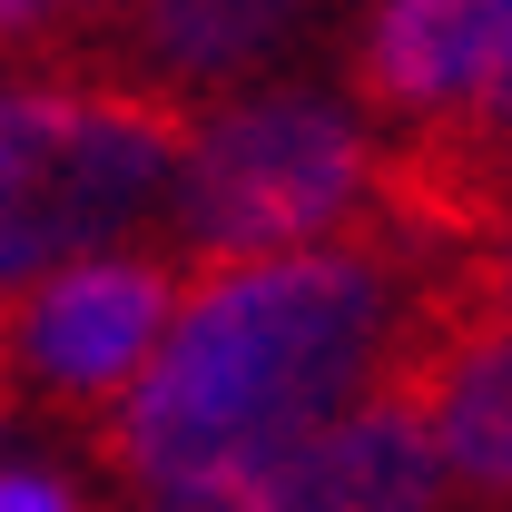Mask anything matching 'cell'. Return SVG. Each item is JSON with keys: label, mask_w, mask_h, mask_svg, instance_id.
Segmentation results:
<instances>
[{"label": "cell", "mask_w": 512, "mask_h": 512, "mask_svg": "<svg viewBox=\"0 0 512 512\" xmlns=\"http://www.w3.org/2000/svg\"><path fill=\"white\" fill-rule=\"evenodd\" d=\"M178 266L168 256H69L20 286H0V424L10 414H89L109 424L138 365L178 316Z\"/></svg>", "instance_id": "obj_4"}, {"label": "cell", "mask_w": 512, "mask_h": 512, "mask_svg": "<svg viewBox=\"0 0 512 512\" xmlns=\"http://www.w3.org/2000/svg\"><path fill=\"white\" fill-rule=\"evenodd\" d=\"M30 20H40V0H0V40H20Z\"/></svg>", "instance_id": "obj_12"}, {"label": "cell", "mask_w": 512, "mask_h": 512, "mask_svg": "<svg viewBox=\"0 0 512 512\" xmlns=\"http://www.w3.org/2000/svg\"><path fill=\"white\" fill-rule=\"evenodd\" d=\"M444 483L453 473L434 434L394 394H355L345 414H325L266 463H247L237 512H444Z\"/></svg>", "instance_id": "obj_5"}, {"label": "cell", "mask_w": 512, "mask_h": 512, "mask_svg": "<svg viewBox=\"0 0 512 512\" xmlns=\"http://www.w3.org/2000/svg\"><path fill=\"white\" fill-rule=\"evenodd\" d=\"M197 99L158 89L148 69H79V79H10L0 89V286L69 266L138 227L178 158Z\"/></svg>", "instance_id": "obj_2"}, {"label": "cell", "mask_w": 512, "mask_h": 512, "mask_svg": "<svg viewBox=\"0 0 512 512\" xmlns=\"http://www.w3.org/2000/svg\"><path fill=\"white\" fill-rule=\"evenodd\" d=\"M483 128V148H493V178H503V197H512V119H473Z\"/></svg>", "instance_id": "obj_10"}, {"label": "cell", "mask_w": 512, "mask_h": 512, "mask_svg": "<svg viewBox=\"0 0 512 512\" xmlns=\"http://www.w3.org/2000/svg\"><path fill=\"white\" fill-rule=\"evenodd\" d=\"M168 197H178L188 266L286 256V247H316V237L365 227L375 138L345 119L335 99L266 89V99H237V109L188 128V158H178Z\"/></svg>", "instance_id": "obj_3"}, {"label": "cell", "mask_w": 512, "mask_h": 512, "mask_svg": "<svg viewBox=\"0 0 512 512\" xmlns=\"http://www.w3.org/2000/svg\"><path fill=\"white\" fill-rule=\"evenodd\" d=\"M0 512H79V493L40 463H0Z\"/></svg>", "instance_id": "obj_9"}, {"label": "cell", "mask_w": 512, "mask_h": 512, "mask_svg": "<svg viewBox=\"0 0 512 512\" xmlns=\"http://www.w3.org/2000/svg\"><path fill=\"white\" fill-rule=\"evenodd\" d=\"M148 512H168V503H148Z\"/></svg>", "instance_id": "obj_13"}, {"label": "cell", "mask_w": 512, "mask_h": 512, "mask_svg": "<svg viewBox=\"0 0 512 512\" xmlns=\"http://www.w3.org/2000/svg\"><path fill=\"white\" fill-rule=\"evenodd\" d=\"M316 20V0H148L128 30H138V69H158V89H227L266 69L296 30Z\"/></svg>", "instance_id": "obj_7"}, {"label": "cell", "mask_w": 512, "mask_h": 512, "mask_svg": "<svg viewBox=\"0 0 512 512\" xmlns=\"http://www.w3.org/2000/svg\"><path fill=\"white\" fill-rule=\"evenodd\" d=\"M404 256L375 227H345L286 256H237V266H188L178 316L158 355L138 365L109 424L89 444L128 483H217L247 473L306 424L345 414L384 365V335L404 306Z\"/></svg>", "instance_id": "obj_1"}, {"label": "cell", "mask_w": 512, "mask_h": 512, "mask_svg": "<svg viewBox=\"0 0 512 512\" xmlns=\"http://www.w3.org/2000/svg\"><path fill=\"white\" fill-rule=\"evenodd\" d=\"M473 119H512V30H503V69H493V99H483Z\"/></svg>", "instance_id": "obj_11"}, {"label": "cell", "mask_w": 512, "mask_h": 512, "mask_svg": "<svg viewBox=\"0 0 512 512\" xmlns=\"http://www.w3.org/2000/svg\"><path fill=\"white\" fill-rule=\"evenodd\" d=\"M148 0H40V20L30 30H69V40H89V30H128Z\"/></svg>", "instance_id": "obj_8"}, {"label": "cell", "mask_w": 512, "mask_h": 512, "mask_svg": "<svg viewBox=\"0 0 512 512\" xmlns=\"http://www.w3.org/2000/svg\"><path fill=\"white\" fill-rule=\"evenodd\" d=\"M503 30L512 0H375V20L355 40V99L404 128L473 119L493 99Z\"/></svg>", "instance_id": "obj_6"}]
</instances>
